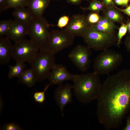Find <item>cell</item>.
Segmentation results:
<instances>
[{"label": "cell", "instance_id": "8d00e7d4", "mask_svg": "<svg viewBox=\"0 0 130 130\" xmlns=\"http://www.w3.org/2000/svg\"><path fill=\"white\" fill-rule=\"evenodd\" d=\"M127 24L128 26V30L129 32L130 33V21Z\"/></svg>", "mask_w": 130, "mask_h": 130}, {"label": "cell", "instance_id": "d6a6232c", "mask_svg": "<svg viewBox=\"0 0 130 130\" xmlns=\"http://www.w3.org/2000/svg\"><path fill=\"white\" fill-rule=\"evenodd\" d=\"M125 44L127 50L130 52V38L128 37L126 39Z\"/></svg>", "mask_w": 130, "mask_h": 130}, {"label": "cell", "instance_id": "44dd1931", "mask_svg": "<svg viewBox=\"0 0 130 130\" xmlns=\"http://www.w3.org/2000/svg\"><path fill=\"white\" fill-rule=\"evenodd\" d=\"M29 0H7L6 8H15L27 6Z\"/></svg>", "mask_w": 130, "mask_h": 130}, {"label": "cell", "instance_id": "7c38bea8", "mask_svg": "<svg viewBox=\"0 0 130 130\" xmlns=\"http://www.w3.org/2000/svg\"><path fill=\"white\" fill-rule=\"evenodd\" d=\"M73 74L64 65L56 64L50 72L47 79L51 85H60L65 81L72 80Z\"/></svg>", "mask_w": 130, "mask_h": 130}, {"label": "cell", "instance_id": "d4e9b609", "mask_svg": "<svg viewBox=\"0 0 130 130\" xmlns=\"http://www.w3.org/2000/svg\"><path fill=\"white\" fill-rule=\"evenodd\" d=\"M128 30L127 24L123 23L119 28L117 37V45L119 47L121 40L123 37L126 34Z\"/></svg>", "mask_w": 130, "mask_h": 130}, {"label": "cell", "instance_id": "3957f363", "mask_svg": "<svg viewBox=\"0 0 130 130\" xmlns=\"http://www.w3.org/2000/svg\"><path fill=\"white\" fill-rule=\"evenodd\" d=\"M55 55L47 49L40 50L29 63L37 82H42L47 79L56 64Z\"/></svg>", "mask_w": 130, "mask_h": 130}, {"label": "cell", "instance_id": "484cf974", "mask_svg": "<svg viewBox=\"0 0 130 130\" xmlns=\"http://www.w3.org/2000/svg\"><path fill=\"white\" fill-rule=\"evenodd\" d=\"M100 17L97 13H93L90 14L87 17L88 22L91 25L97 23Z\"/></svg>", "mask_w": 130, "mask_h": 130}, {"label": "cell", "instance_id": "4316f807", "mask_svg": "<svg viewBox=\"0 0 130 130\" xmlns=\"http://www.w3.org/2000/svg\"><path fill=\"white\" fill-rule=\"evenodd\" d=\"M2 130H21L22 129L17 124L11 123L5 124L2 127Z\"/></svg>", "mask_w": 130, "mask_h": 130}, {"label": "cell", "instance_id": "ffe728a7", "mask_svg": "<svg viewBox=\"0 0 130 130\" xmlns=\"http://www.w3.org/2000/svg\"><path fill=\"white\" fill-rule=\"evenodd\" d=\"M111 21L122 23V17L121 13L112 7L108 8L104 13V16Z\"/></svg>", "mask_w": 130, "mask_h": 130}, {"label": "cell", "instance_id": "8992f818", "mask_svg": "<svg viewBox=\"0 0 130 130\" xmlns=\"http://www.w3.org/2000/svg\"><path fill=\"white\" fill-rule=\"evenodd\" d=\"M82 37L87 46L96 51L108 49L117 41V37L113 33L100 32L91 27Z\"/></svg>", "mask_w": 130, "mask_h": 130}, {"label": "cell", "instance_id": "f546056e", "mask_svg": "<svg viewBox=\"0 0 130 130\" xmlns=\"http://www.w3.org/2000/svg\"><path fill=\"white\" fill-rule=\"evenodd\" d=\"M114 0H102L104 5L110 7H113L114 6Z\"/></svg>", "mask_w": 130, "mask_h": 130}, {"label": "cell", "instance_id": "8fae6325", "mask_svg": "<svg viewBox=\"0 0 130 130\" xmlns=\"http://www.w3.org/2000/svg\"><path fill=\"white\" fill-rule=\"evenodd\" d=\"M73 88V85L67 83L59 85L55 90L54 98L63 117L65 106L72 101L73 96L72 91Z\"/></svg>", "mask_w": 130, "mask_h": 130}, {"label": "cell", "instance_id": "7a4b0ae2", "mask_svg": "<svg viewBox=\"0 0 130 130\" xmlns=\"http://www.w3.org/2000/svg\"><path fill=\"white\" fill-rule=\"evenodd\" d=\"M72 81L74 95L80 102L87 104L97 99L102 84L99 75L94 72L73 74Z\"/></svg>", "mask_w": 130, "mask_h": 130}, {"label": "cell", "instance_id": "d590c367", "mask_svg": "<svg viewBox=\"0 0 130 130\" xmlns=\"http://www.w3.org/2000/svg\"><path fill=\"white\" fill-rule=\"evenodd\" d=\"M123 4V6H127L129 0H122Z\"/></svg>", "mask_w": 130, "mask_h": 130}, {"label": "cell", "instance_id": "74e56055", "mask_svg": "<svg viewBox=\"0 0 130 130\" xmlns=\"http://www.w3.org/2000/svg\"><path fill=\"white\" fill-rule=\"evenodd\" d=\"M129 1H130V0H129Z\"/></svg>", "mask_w": 130, "mask_h": 130}, {"label": "cell", "instance_id": "9c48e42d", "mask_svg": "<svg viewBox=\"0 0 130 130\" xmlns=\"http://www.w3.org/2000/svg\"><path fill=\"white\" fill-rule=\"evenodd\" d=\"M91 54V49L88 46L78 45L69 53L68 57L78 69L84 72L87 71L90 66Z\"/></svg>", "mask_w": 130, "mask_h": 130}, {"label": "cell", "instance_id": "2e32d148", "mask_svg": "<svg viewBox=\"0 0 130 130\" xmlns=\"http://www.w3.org/2000/svg\"><path fill=\"white\" fill-rule=\"evenodd\" d=\"M50 2V0H29L27 6L34 16L42 17Z\"/></svg>", "mask_w": 130, "mask_h": 130}, {"label": "cell", "instance_id": "d6986e66", "mask_svg": "<svg viewBox=\"0 0 130 130\" xmlns=\"http://www.w3.org/2000/svg\"><path fill=\"white\" fill-rule=\"evenodd\" d=\"M25 63L16 62L14 65H10L8 74V78L11 79L15 77L18 78L26 69Z\"/></svg>", "mask_w": 130, "mask_h": 130}, {"label": "cell", "instance_id": "e0dca14e", "mask_svg": "<svg viewBox=\"0 0 130 130\" xmlns=\"http://www.w3.org/2000/svg\"><path fill=\"white\" fill-rule=\"evenodd\" d=\"M15 20L28 25L34 16L28 8L19 7L15 8L13 13Z\"/></svg>", "mask_w": 130, "mask_h": 130}, {"label": "cell", "instance_id": "cb8c5ba5", "mask_svg": "<svg viewBox=\"0 0 130 130\" xmlns=\"http://www.w3.org/2000/svg\"><path fill=\"white\" fill-rule=\"evenodd\" d=\"M51 85L49 83L46 86L43 91L36 92L34 94L33 97L36 101L40 103L44 102L45 99V93Z\"/></svg>", "mask_w": 130, "mask_h": 130}, {"label": "cell", "instance_id": "4dcf8cb0", "mask_svg": "<svg viewBox=\"0 0 130 130\" xmlns=\"http://www.w3.org/2000/svg\"><path fill=\"white\" fill-rule=\"evenodd\" d=\"M123 129L124 130H130V114L127 118L126 126Z\"/></svg>", "mask_w": 130, "mask_h": 130}, {"label": "cell", "instance_id": "ba28073f", "mask_svg": "<svg viewBox=\"0 0 130 130\" xmlns=\"http://www.w3.org/2000/svg\"><path fill=\"white\" fill-rule=\"evenodd\" d=\"M74 37L64 29L50 31L47 49L55 54L73 45Z\"/></svg>", "mask_w": 130, "mask_h": 130}, {"label": "cell", "instance_id": "4fadbf2b", "mask_svg": "<svg viewBox=\"0 0 130 130\" xmlns=\"http://www.w3.org/2000/svg\"><path fill=\"white\" fill-rule=\"evenodd\" d=\"M28 34V25L14 20L13 21L6 36L16 43L24 39Z\"/></svg>", "mask_w": 130, "mask_h": 130}, {"label": "cell", "instance_id": "836d02e7", "mask_svg": "<svg viewBox=\"0 0 130 130\" xmlns=\"http://www.w3.org/2000/svg\"><path fill=\"white\" fill-rule=\"evenodd\" d=\"M69 2L74 4H77L80 3L82 0H66Z\"/></svg>", "mask_w": 130, "mask_h": 130}, {"label": "cell", "instance_id": "9a60e30c", "mask_svg": "<svg viewBox=\"0 0 130 130\" xmlns=\"http://www.w3.org/2000/svg\"><path fill=\"white\" fill-rule=\"evenodd\" d=\"M91 27L99 32L109 33H113L114 30L117 28L113 22L105 16L101 17L98 21L91 25Z\"/></svg>", "mask_w": 130, "mask_h": 130}, {"label": "cell", "instance_id": "5bb4252c", "mask_svg": "<svg viewBox=\"0 0 130 130\" xmlns=\"http://www.w3.org/2000/svg\"><path fill=\"white\" fill-rule=\"evenodd\" d=\"M13 45L11 40L6 36L0 38V64H6L12 58Z\"/></svg>", "mask_w": 130, "mask_h": 130}, {"label": "cell", "instance_id": "1f68e13d", "mask_svg": "<svg viewBox=\"0 0 130 130\" xmlns=\"http://www.w3.org/2000/svg\"><path fill=\"white\" fill-rule=\"evenodd\" d=\"M119 10L124 13L130 16V5L128 6L126 8L124 9H120L116 7Z\"/></svg>", "mask_w": 130, "mask_h": 130}, {"label": "cell", "instance_id": "5b68a950", "mask_svg": "<svg viewBox=\"0 0 130 130\" xmlns=\"http://www.w3.org/2000/svg\"><path fill=\"white\" fill-rule=\"evenodd\" d=\"M28 34L30 39L39 50L47 48L49 35V26L42 17L34 16L28 25Z\"/></svg>", "mask_w": 130, "mask_h": 130}, {"label": "cell", "instance_id": "f1b7e54d", "mask_svg": "<svg viewBox=\"0 0 130 130\" xmlns=\"http://www.w3.org/2000/svg\"><path fill=\"white\" fill-rule=\"evenodd\" d=\"M7 0H0V13L7 9Z\"/></svg>", "mask_w": 130, "mask_h": 130}, {"label": "cell", "instance_id": "30bf717a", "mask_svg": "<svg viewBox=\"0 0 130 130\" xmlns=\"http://www.w3.org/2000/svg\"><path fill=\"white\" fill-rule=\"evenodd\" d=\"M91 26L87 17L84 15L75 14L70 19L68 24L64 29L74 37H82Z\"/></svg>", "mask_w": 130, "mask_h": 130}, {"label": "cell", "instance_id": "6da1fadb", "mask_svg": "<svg viewBox=\"0 0 130 130\" xmlns=\"http://www.w3.org/2000/svg\"><path fill=\"white\" fill-rule=\"evenodd\" d=\"M97 100L99 123L106 130L119 128L130 110V71L109 76L101 84Z\"/></svg>", "mask_w": 130, "mask_h": 130}, {"label": "cell", "instance_id": "ac0fdd59", "mask_svg": "<svg viewBox=\"0 0 130 130\" xmlns=\"http://www.w3.org/2000/svg\"><path fill=\"white\" fill-rule=\"evenodd\" d=\"M18 78L21 82L30 87L33 86L37 82L34 74L31 68L26 69Z\"/></svg>", "mask_w": 130, "mask_h": 130}, {"label": "cell", "instance_id": "e575fe53", "mask_svg": "<svg viewBox=\"0 0 130 130\" xmlns=\"http://www.w3.org/2000/svg\"><path fill=\"white\" fill-rule=\"evenodd\" d=\"M114 2L117 5L120 6H123L122 0H114Z\"/></svg>", "mask_w": 130, "mask_h": 130}, {"label": "cell", "instance_id": "7402d4cb", "mask_svg": "<svg viewBox=\"0 0 130 130\" xmlns=\"http://www.w3.org/2000/svg\"><path fill=\"white\" fill-rule=\"evenodd\" d=\"M104 4L99 0H94L87 7L82 8L84 10H90L94 12H98L103 10Z\"/></svg>", "mask_w": 130, "mask_h": 130}, {"label": "cell", "instance_id": "603a6c76", "mask_svg": "<svg viewBox=\"0 0 130 130\" xmlns=\"http://www.w3.org/2000/svg\"><path fill=\"white\" fill-rule=\"evenodd\" d=\"M12 20H4L0 21V36L3 37L6 35L11 25Z\"/></svg>", "mask_w": 130, "mask_h": 130}, {"label": "cell", "instance_id": "83f0119b", "mask_svg": "<svg viewBox=\"0 0 130 130\" xmlns=\"http://www.w3.org/2000/svg\"><path fill=\"white\" fill-rule=\"evenodd\" d=\"M69 20V17L67 16L64 15L61 17L58 20L57 26L60 28L66 26L68 24Z\"/></svg>", "mask_w": 130, "mask_h": 130}, {"label": "cell", "instance_id": "52a82bcc", "mask_svg": "<svg viewBox=\"0 0 130 130\" xmlns=\"http://www.w3.org/2000/svg\"><path fill=\"white\" fill-rule=\"evenodd\" d=\"M39 51L30 40L24 39L15 43L13 45L12 58L16 62L29 63Z\"/></svg>", "mask_w": 130, "mask_h": 130}, {"label": "cell", "instance_id": "277c9868", "mask_svg": "<svg viewBox=\"0 0 130 130\" xmlns=\"http://www.w3.org/2000/svg\"><path fill=\"white\" fill-rule=\"evenodd\" d=\"M122 57L119 52L109 49L104 50L95 58L94 72L99 75L109 74L121 64Z\"/></svg>", "mask_w": 130, "mask_h": 130}]
</instances>
